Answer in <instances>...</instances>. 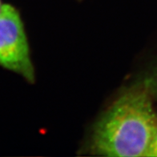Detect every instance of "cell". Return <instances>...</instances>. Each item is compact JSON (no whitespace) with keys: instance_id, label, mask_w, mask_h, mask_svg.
<instances>
[{"instance_id":"2","label":"cell","mask_w":157,"mask_h":157,"mask_svg":"<svg viewBox=\"0 0 157 157\" xmlns=\"http://www.w3.org/2000/svg\"><path fill=\"white\" fill-rule=\"evenodd\" d=\"M0 66L34 82L35 71L19 12L9 4L0 11Z\"/></svg>"},{"instance_id":"3","label":"cell","mask_w":157,"mask_h":157,"mask_svg":"<svg viewBox=\"0 0 157 157\" xmlns=\"http://www.w3.org/2000/svg\"><path fill=\"white\" fill-rule=\"evenodd\" d=\"M146 156H156L157 157V128L155 130V135L153 137V140L151 141V146L149 147L148 151H147Z\"/></svg>"},{"instance_id":"1","label":"cell","mask_w":157,"mask_h":157,"mask_svg":"<svg viewBox=\"0 0 157 157\" xmlns=\"http://www.w3.org/2000/svg\"><path fill=\"white\" fill-rule=\"evenodd\" d=\"M156 128L148 90L136 87L121 95L98 121L92 150L107 156H146Z\"/></svg>"},{"instance_id":"4","label":"cell","mask_w":157,"mask_h":157,"mask_svg":"<svg viewBox=\"0 0 157 157\" xmlns=\"http://www.w3.org/2000/svg\"><path fill=\"white\" fill-rule=\"evenodd\" d=\"M2 5H3V4H2V2H1V0H0V11H1V10H2Z\"/></svg>"}]
</instances>
